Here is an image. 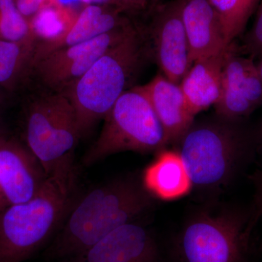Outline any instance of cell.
Listing matches in <instances>:
<instances>
[{"label": "cell", "mask_w": 262, "mask_h": 262, "mask_svg": "<svg viewBox=\"0 0 262 262\" xmlns=\"http://www.w3.org/2000/svg\"><path fill=\"white\" fill-rule=\"evenodd\" d=\"M150 193L131 178L94 188L71 206L46 251L51 259H71L114 229L133 222L149 208Z\"/></svg>", "instance_id": "cell-1"}, {"label": "cell", "mask_w": 262, "mask_h": 262, "mask_svg": "<svg viewBox=\"0 0 262 262\" xmlns=\"http://www.w3.org/2000/svg\"><path fill=\"white\" fill-rule=\"evenodd\" d=\"M21 139L48 178L75 187L74 153L81 139L75 110L64 94L46 91L25 103Z\"/></svg>", "instance_id": "cell-2"}, {"label": "cell", "mask_w": 262, "mask_h": 262, "mask_svg": "<svg viewBox=\"0 0 262 262\" xmlns=\"http://www.w3.org/2000/svg\"><path fill=\"white\" fill-rule=\"evenodd\" d=\"M149 52L147 41L136 30L100 57L62 94L75 110L81 138L103 120L118 98L130 89Z\"/></svg>", "instance_id": "cell-3"}, {"label": "cell", "mask_w": 262, "mask_h": 262, "mask_svg": "<svg viewBox=\"0 0 262 262\" xmlns=\"http://www.w3.org/2000/svg\"><path fill=\"white\" fill-rule=\"evenodd\" d=\"M236 122L218 115L194 122L179 141L178 152L192 186L206 189L222 187L242 166L248 142Z\"/></svg>", "instance_id": "cell-4"}, {"label": "cell", "mask_w": 262, "mask_h": 262, "mask_svg": "<svg viewBox=\"0 0 262 262\" xmlns=\"http://www.w3.org/2000/svg\"><path fill=\"white\" fill-rule=\"evenodd\" d=\"M73 189L48 178L32 200L0 211V262L25 261L58 232Z\"/></svg>", "instance_id": "cell-5"}, {"label": "cell", "mask_w": 262, "mask_h": 262, "mask_svg": "<svg viewBox=\"0 0 262 262\" xmlns=\"http://www.w3.org/2000/svg\"><path fill=\"white\" fill-rule=\"evenodd\" d=\"M101 133L83 157L91 165L122 151H161L168 141L141 86L125 91L103 119Z\"/></svg>", "instance_id": "cell-6"}, {"label": "cell", "mask_w": 262, "mask_h": 262, "mask_svg": "<svg viewBox=\"0 0 262 262\" xmlns=\"http://www.w3.org/2000/svg\"><path fill=\"white\" fill-rule=\"evenodd\" d=\"M256 216L244 211L203 213L183 229L182 262H244Z\"/></svg>", "instance_id": "cell-7"}, {"label": "cell", "mask_w": 262, "mask_h": 262, "mask_svg": "<svg viewBox=\"0 0 262 262\" xmlns=\"http://www.w3.org/2000/svg\"><path fill=\"white\" fill-rule=\"evenodd\" d=\"M135 31L127 24L87 42L49 53L33 63L29 78L35 77L46 91L64 94L100 57Z\"/></svg>", "instance_id": "cell-8"}, {"label": "cell", "mask_w": 262, "mask_h": 262, "mask_svg": "<svg viewBox=\"0 0 262 262\" xmlns=\"http://www.w3.org/2000/svg\"><path fill=\"white\" fill-rule=\"evenodd\" d=\"M48 179L20 139L10 135L0 137V211L32 200Z\"/></svg>", "instance_id": "cell-9"}, {"label": "cell", "mask_w": 262, "mask_h": 262, "mask_svg": "<svg viewBox=\"0 0 262 262\" xmlns=\"http://www.w3.org/2000/svg\"><path fill=\"white\" fill-rule=\"evenodd\" d=\"M262 104V82L251 57L236 53L234 45L226 54L222 70V92L215 103L216 115L237 121Z\"/></svg>", "instance_id": "cell-10"}, {"label": "cell", "mask_w": 262, "mask_h": 262, "mask_svg": "<svg viewBox=\"0 0 262 262\" xmlns=\"http://www.w3.org/2000/svg\"><path fill=\"white\" fill-rule=\"evenodd\" d=\"M153 53L162 73L179 84L192 65L178 0L160 10L151 28Z\"/></svg>", "instance_id": "cell-11"}, {"label": "cell", "mask_w": 262, "mask_h": 262, "mask_svg": "<svg viewBox=\"0 0 262 262\" xmlns=\"http://www.w3.org/2000/svg\"><path fill=\"white\" fill-rule=\"evenodd\" d=\"M70 262H158V248L145 227L133 222L117 227Z\"/></svg>", "instance_id": "cell-12"}, {"label": "cell", "mask_w": 262, "mask_h": 262, "mask_svg": "<svg viewBox=\"0 0 262 262\" xmlns=\"http://www.w3.org/2000/svg\"><path fill=\"white\" fill-rule=\"evenodd\" d=\"M129 24L116 11L101 5H88L67 28L51 37L37 39L33 53L32 63L49 53L62 48L87 42L94 38Z\"/></svg>", "instance_id": "cell-13"}, {"label": "cell", "mask_w": 262, "mask_h": 262, "mask_svg": "<svg viewBox=\"0 0 262 262\" xmlns=\"http://www.w3.org/2000/svg\"><path fill=\"white\" fill-rule=\"evenodd\" d=\"M193 62L202 57L226 53L223 27L209 0H178Z\"/></svg>", "instance_id": "cell-14"}, {"label": "cell", "mask_w": 262, "mask_h": 262, "mask_svg": "<svg viewBox=\"0 0 262 262\" xmlns=\"http://www.w3.org/2000/svg\"><path fill=\"white\" fill-rule=\"evenodd\" d=\"M163 126L168 144H178L194 122L179 84L159 74L141 86Z\"/></svg>", "instance_id": "cell-15"}, {"label": "cell", "mask_w": 262, "mask_h": 262, "mask_svg": "<svg viewBox=\"0 0 262 262\" xmlns=\"http://www.w3.org/2000/svg\"><path fill=\"white\" fill-rule=\"evenodd\" d=\"M227 51L198 58L179 83L187 107L194 116L215 106L220 99L222 70Z\"/></svg>", "instance_id": "cell-16"}, {"label": "cell", "mask_w": 262, "mask_h": 262, "mask_svg": "<svg viewBox=\"0 0 262 262\" xmlns=\"http://www.w3.org/2000/svg\"><path fill=\"white\" fill-rule=\"evenodd\" d=\"M143 184L153 196L173 201L187 194L192 182L178 151L162 150L144 170Z\"/></svg>", "instance_id": "cell-17"}, {"label": "cell", "mask_w": 262, "mask_h": 262, "mask_svg": "<svg viewBox=\"0 0 262 262\" xmlns=\"http://www.w3.org/2000/svg\"><path fill=\"white\" fill-rule=\"evenodd\" d=\"M37 40L0 39V88L7 94L15 93L29 80Z\"/></svg>", "instance_id": "cell-18"}, {"label": "cell", "mask_w": 262, "mask_h": 262, "mask_svg": "<svg viewBox=\"0 0 262 262\" xmlns=\"http://www.w3.org/2000/svg\"><path fill=\"white\" fill-rule=\"evenodd\" d=\"M261 0H209L219 15L228 46L244 32Z\"/></svg>", "instance_id": "cell-19"}, {"label": "cell", "mask_w": 262, "mask_h": 262, "mask_svg": "<svg viewBox=\"0 0 262 262\" xmlns=\"http://www.w3.org/2000/svg\"><path fill=\"white\" fill-rule=\"evenodd\" d=\"M0 39L12 42L37 39L30 22L20 13L15 0H0Z\"/></svg>", "instance_id": "cell-20"}, {"label": "cell", "mask_w": 262, "mask_h": 262, "mask_svg": "<svg viewBox=\"0 0 262 262\" xmlns=\"http://www.w3.org/2000/svg\"><path fill=\"white\" fill-rule=\"evenodd\" d=\"M243 50L251 58L262 54V0L257 10L252 29L244 39Z\"/></svg>", "instance_id": "cell-21"}, {"label": "cell", "mask_w": 262, "mask_h": 262, "mask_svg": "<svg viewBox=\"0 0 262 262\" xmlns=\"http://www.w3.org/2000/svg\"><path fill=\"white\" fill-rule=\"evenodd\" d=\"M46 2V0H15L19 11L29 22L42 9Z\"/></svg>", "instance_id": "cell-22"}, {"label": "cell", "mask_w": 262, "mask_h": 262, "mask_svg": "<svg viewBox=\"0 0 262 262\" xmlns=\"http://www.w3.org/2000/svg\"><path fill=\"white\" fill-rule=\"evenodd\" d=\"M10 135L9 131H8V127L5 125V122L3 120V117L0 114V137Z\"/></svg>", "instance_id": "cell-23"}, {"label": "cell", "mask_w": 262, "mask_h": 262, "mask_svg": "<svg viewBox=\"0 0 262 262\" xmlns=\"http://www.w3.org/2000/svg\"><path fill=\"white\" fill-rule=\"evenodd\" d=\"M122 8H135L134 0H113Z\"/></svg>", "instance_id": "cell-24"}, {"label": "cell", "mask_w": 262, "mask_h": 262, "mask_svg": "<svg viewBox=\"0 0 262 262\" xmlns=\"http://www.w3.org/2000/svg\"><path fill=\"white\" fill-rule=\"evenodd\" d=\"M258 200L259 203L260 211L262 212V172L259 176L258 182Z\"/></svg>", "instance_id": "cell-25"}, {"label": "cell", "mask_w": 262, "mask_h": 262, "mask_svg": "<svg viewBox=\"0 0 262 262\" xmlns=\"http://www.w3.org/2000/svg\"><path fill=\"white\" fill-rule=\"evenodd\" d=\"M82 1L89 5H103L112 3V2H113V0H82Z\"/></svg>", "instance_id": "cell-26"}, {"label": "cell", "mask_w": 262, "mask_h": 262, "mask_svg": "<svg viewBox=\"0 0 262 262\" xmlns=\"http://www.w3.org/2000/svg\"><path fill=\"white\" fill-rule=\"evenodd\" d=\"M7 94L6 93L0 88V110L3 107H4L7 102Z\"/></svg>", "instance_id": "cell-27"}, {"label": "cell", "mask_w": 262, "mask_h": 262, "mask_svg": "<svg viewBox=\"0 0 262 262\" xmlns=\"http://www.w3.org/2000/svg\"><path fill=\"white\" fill-rule=\"evenodd\" d=\"M256 66L258 75H259L260 79H261L262 82V54L258 56V61L257 63H256Z\"/></svg>", "instance_id": "cell-28"}, {"label": "cell", "mask_w": 262, "mask_h": 262, "mask_svg": "<svg viewBox=\"0 0 262 262\" xmlns=\"http://www.w3.org/2000/svg\"><path fill=\"white\" fill-rule=\"evenodd\" d=\"M146 2H147V0H134V7L139 8V7L144 6Z\"/></svg>", "instance_id": "cell-29"}, {"label": "cell", "mask_w": 262, "mask_h": 262, "mask_svg": "<svg viewBox=\"0 0 262 262\" xmlns=\"http://www.w3.org/2000/svg\"><path fill=\"white\" fill-rule=\"evenodd\" d=\"M261 136H262V127H261Z\"/></svg>", "instance_id": "cell-30"}]
</instances>
